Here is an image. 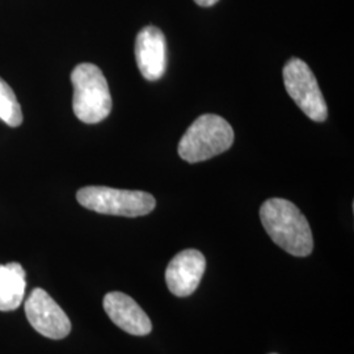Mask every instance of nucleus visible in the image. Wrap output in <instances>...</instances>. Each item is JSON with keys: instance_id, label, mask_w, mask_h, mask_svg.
Masks as SVG:
<instances>
[{"instance_id": "1", "label": "nucleus", "mask_w": 354, "mask_h": 354, "mask_svg": "<svg viewBox=\"0 0 354 354\" xmlns=\"http://www.w3.org/2000/svg\"><path fill=\"white\" fill-rule=\"evenodd\" d=\"M260 219L270 239L295 257H307L314 250L313 231L307 218L294 203L270 198L260 207Z\"/></svg>"}, {"instance_id": "2", "label": "nucleus", "mask_w": 354, "mask_h": 354, "mask_svg": "<svg viewBox=\"0 0 354 354\" xmlns=\"http://www.w3.org/2000/svg\"><path fill=\"white\" fill-rule=\"evenodd\" d=\"M234 140V129L223 117L203 114L180 140L178 155L188 163L205 162L227 151Z\"/></svg>"}, {"instance_id": "3", "label": "nucleus", "mask_w": 354, "mask_h": 354, "mask_svg": "<svg viewBox=\"0 0 354 354\" xmlns=\"http://www.w3.org/2000/svg\"><path fill=\"white\" fill-rule=\"evenodd\" d=\"M74 86L73 109L84 124H99L112 111V96L102 70L92 64H80L71 73Z\"/></svg>"}, {"instance_id": "4", "label": "nucleus", "mask_w": 354, "mask_h": 354, "mask_svg": "<svg viewBox=\"0 0 354 354\" xmlns=\"http://www.w3.org/2000/svg\"><path fill=\"white\" fill-rule=\"evenodd\" d=\"M76 200L83 207L92 212L127 218L150 214L156 206V201L150 193L108 187H84L77 190Z\"/></svg>"}, {"instance_id": "5", "label": "nucleus", "mask_w": 354, "mask_h": 354, "mask_svg": "<svg viewBox=\"0 0 354 354\" xmlns=\"http://www.w3.org/2000/svg\"><path fill=\"white\" fill-rule=\"evenodd\" d=\"M283 84L289 96L310 120L323 122L328 117V108L319 88L317 77L306 62L291 58L283 67Z\"/></svg>"}, {"instance_id": "6", "label": "nucleus", "mask_w": 354, "mask_h": 354, "mask_svg": "<svg viewBox=\"0 0 354 354\" xmlns=\"http://www.w3.org/2000/svg\"><path fill=\"white\" fill-rule=\"evenodd\" d=\"M24 310L29 324L48 339L62 340L71 332L70 319L44 289H33Z\"/></svg>"}, {"instance_id": "7", "label": "nucleus", "mask_w": 354, "mask_h": 354, "mask_svg": "<svg viewBox=\"0 0 354 354\" xmlns=\"http://www.w3.org/2000/svg\"><path fill=\"white\" fill-rule=\"evenodd\" d=\"M206 269V259L197 250L177 253L165 269V282L169 291L180 297H189L197 290Z\"/></svg>"}, {"instance_id": "8", "label": "nucleus", "mask_w": 354, "mask_h": 354, "mask_svg": "<svg viewBox=\"0 0 354 354\" xmlns=\"http://www.w3.org/2000/svg\"><path fill=\"white\" fill-rule=\"evenodd\" d=\"M104 310L118 328L133 336H147L151 333L150 317L131 297L121 291H111L104 297Z\"/></svg>"}, {"instance_id": "9", "label": "nucleus", "mask_w": 354, "mask_h": 354, "mask_svg": "<svg viewBox=\"0 0 354 354\" xmlns=\"http://www.w3.org/2000/svg\"><path fill=\"white\" fill-rule=\"evenodd\" d=\"M136 59L140 74L146 80L155 82L167 70V41L156 26H145L136 39Z\"/></svg>"}, {"instance_id": "10", "label": "nucleus", "mask_w": 354, "mask_h": 354, "mask_svg": "<svg viewBox=\"0 0 354 354\" xmlns=\"http://www.w3.org/2000/svg\"><path fill=\"white\" fill-rule=\"evenodd\" d=\"M26 288V270L21 264L0 266V311L17 310L24 299Z\"/></svg>"}, {"instance_id": "11", "label": "nucleus", "mask_w": 354, "mask_h": 354, "mask_svg": "<svg viewBox=\"0 0 354 354\" xmlns=\"http://www.w3.org/2000/svg\"><path fill=\"white\" fill-rule=\"evenodd\" d=\"M0 120L8 127H16L23 122L21 106L12 88L0 77Z\"/></svg>"}, {"instance_id": "12", "label": "nucleus", "mask_w": 354, "mask_h": 354, "mask_svg": "<svg viewBox=\"0 0 354 354\" xmlns=\"http://www.w3.org/2000/svg\"><path fill=\"white\" fill-rule=\"evenodd\" d=\"M198 6H201V7H212V6H214L215 3H218L219 0H194Z\"/></svg>"}, {"instance_id": "13", "label": "nucleus", "mask_w": 354, "mask_h": 354, "mask_svg": "<svg viewBox=\"0 0 354 354\" xmlns=\"http://www.w3.org/2000/svg\"><path fill=\"white\" fill-rule=\"evenodd\" d=\"M272 354H277V353H272Z\"/></svg>"}]
</instances>
